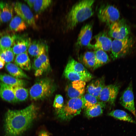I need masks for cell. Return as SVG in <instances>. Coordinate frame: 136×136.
<instances>
[{"label": "cell", "instance_id": "cell-1", "mask_svg": "<svg viewBox=\"0 0 136 136\" xmlns=\"http://www.w3.org/2000/svg\"><path fill=\"white\" fill-rule=\"evenodd\" d=\"M36 113L32 104L20 110H8L4 119L5 136H20L30 127Z\"/></svg>", "mask_w": 136, "mask_h": 136}, {"label": "cell", "instance_id": "cell-2", "mask_svg": "<svg viewBox=\"0 0 136 136\" xmlns=\"http://www.w3.org/2000/svg\"><path fill=\"white\" fill-rule=\"evenodd\" d=\"M95 2L93 0H83L73 5L65 17V28L67 31L73 30L79 23L93 15Z\"/></svg>", "mask_w": 136, "mask_h": 136}, {"label": "cell", "instance_id": "cell-3", "mask_svg": "<svg viewBox=\"0 0 136 136\" xmlns=\"http://www.w3.org/2000/svg\"><path fill=\"white\" fill-rule=\"evenodd\" d=\"M83 96L70 98L62 108L56 110L57 118L62 120L67 121L79 114L84 108Z\"/></svg>", "mask_w": 136, "mask_h": 136}, {"label": "cell", "instance_id": "cell-4", "mask_svg": "<svg viewBox=\"0 0 136 136\" xmlns=\"http://www.w3.org/2000/svg\"><path fill=\"white\" fill-rule=\"evenodd\" d=\"M55 87L54 83L49 79L44 78L39 80L29 90L30 98L35 100L47 98L52 94Z\"/></svg>", "mask_w": 136, "mask_h": 136}, {"label": "cell", "instance_id": "cell-5", "mask_svg": "<svg viewBox=\"0 0 136 136\" xmlns=\"http://www.w3.org/2000/svg\"><path fill=\"white\" fill-rule=\"evenodd\" d=\"M132 38L129 36L121 40L114 39L112 41L111 56L113 60L125 56L131 51L133 45Z\"/></svg>", "mask_w": 136, "mask_h": 136}, {"label": "cell", "instance_id": "cell-6", "mask_svg": "<svg viewBox=\"0 0 136 136\" xmlns=\"http://www.w3.org/2000/svg\"><path fill=\"white\" fill-rule=\"evenodd\" d=\"M99 20L109 26L119 19L120 14L118 9L113 5L106 4L101 6L97 12Z\"/></svg>", "mask_w": 136, "mask_h": 136}, {"label": "cell", "instance_id": "cell-7", "mask_svg": "<svg viewBox=\"0 0 136 136\" xmlns=\"http://www.w3.org/2000/svg\"><path fill=\"white\" fill-rule=\"evenodd\" d=\"M130 27L123 19H119L110 26L109 36L114 39H124L129 36Z\"/></svg>", "mask_w": 136, "mask_h": 136}, {"label": "cell", "instance_id": "cell-8", "mask_svg": "<svg viewBox=\"0 0 136 136\" xmlns=\"http://www.w3.org/2000/svg\"><path fill=\"white\" fill-rule=\"evenodd\" d=\"M14 10L17 15L34 29L37 28L33 14L29 7L25 4L17 2L14 4Z\"/></svg>", "mask_w": 136, "mask_h": 136}, {"label": "cell", "instance_id": "cell-9", "mask_svg": "<svg viewBox=\"0 0 136 136\" xmlns=\"http://www.w3.org/2000/svg\"><path fill=\"white\" fill-rule=\"evenodd\" d=\"M93 26L91 23L83 25L79 33L76 43V46L82 47H87L92 48L90 43L92 35Z\"/></svg>", "mask_w": 136, "mask_h": 136}, {"label": "cell", "instance_id": "cell-10", "mask_svg": "<svg viewBox=\"0 0 136 136\" xmlns=\"http://www.w3.org/2000/svg\"><path fill=\"white\" fill-rule=\"evenodd\" d=\"M121 105L136 116L132 82H131L120 98Z\"/></svg>", "mask_w": 136, "mask_h": 136}, {"label": "cell", "instance_id": "cell-11", "mask_svg": "<svg viewBox=\"0 0 136 136\" xmlns=\"http://www.w3.org/2000/svg\"><path fill=\"white\" fill-rule=\"evenodd\" d=\"M119 88V85L115 84L105 86L100 93L99 99L101 101L113 104L118 93Z\"/></svg>", "mask_w": 136, "mask_h": 136}, {"label": "cell", "instance_id": "cell-12", "mask_svg": "<svg viewBox=\"0 0 136 136\" xmlns=\"http://www.w3.org/2000/svg\"><path fill=\"white\" fill-rule=\"evenodd\" d=\"M95 43L92 45V48L95 50H101L105 51H111L112 41L105 32H101L95 36Z\"/></svg>", "mask_w": 136, "mask_h": 136}, {"label": "cell", "instance_id": "cell-13", "mask_svg": "<svg viewBox=\"0 0 136 136\" xmlns=\"http://www.w3.org/2000/svg\"><path fill=\"white\" fill-rule=\"evenodd\" d=\"M31 42V39L26 35L17 34L12 47L15 55H17L27 51Z\"/></svg>", "mask_w": 136, "mask_h": 136}, {"label": "cell", "instance_id": "cell-14", "mask_svg": "<svg viewBox=\"0 0 136 136\" xmlns=\"http://www.w3.org/2000/svg\"><path fill=\"white\" fill-rule=\"evenodd\" d=\"M85 85L86 82L84 81H72L66 88L67 96L70 99L83 96L85 92Z\"/></svg>", "mask_w": 136, "mask_h": 136}, {"label": "cell", "instance_id": "cell-15", "mask_svg": "<svg viewBox=\"0 0 136 136\" xmlns=\"http://www.w3.org/2000/svg\"><path fill=\"white\" fill-rule=\"evenodd\" d=\"M64 75L66 78L72 81H82L86 82L90 81L93 78L90 73H84L77 72L66 67L64 71Z\"/></svg>", "mask_w": 136, "mask_h": 136}, {"label": "cell", "instance_id": "cell-16", "mask_svg": "<svg viewBox=\"0 0 136 136\" xmlns=\"http://www.w3.org/2000/svg\"><path fill=\"white\" fill-rule=\"evenodd\" d=\"M14 6V4L0 1V21L2 22L6 23L11 20Z\"/></svg>", "mask_w": 136, "mask_h": 136}, {"label": "cell", "instance_id": "cell-17", "mask_svg": "<svg viewBox=\"0 0 136 136\" xmlns=\"http://www.w3.org/2000/svg\"><path fill=\"white\" fill-rule=\"evenodd\" d=\"M0 97L4 100L11 103L17 102L13 91V87L0 82Z\"/></svg>", "mask_w": 136, "mask_h": 136}, {"label": "cell", "instance_id": "cell-18", "mask_svg": "<svg viewBox=\"0 0 136 136\" xmlns=\"http://www.w3.org/2000/svg\"><path fill=\"white\" fill-rule=\"evenodd\" d=\"M105 86V81L103 78L93 80L87 86V93L98 99L100 93Z\"/></svg>", "mask_w": 136, "mask_h": 136}, {"label": "cell", "instance_id": "cell-19", "mask_svg": "<svg viewBox=\"0 0 136 136\" xmlns=\"http://www.w3.org/2000/svg\"><path fill=\"white\" fill-rule=\"evenodd\" d=\"M48 48V46L40 40H36L31 42L28 52L30 55L35 58Z\"/></svg>", "mask_w": 136, "mask_h": 136}, {"label": "cell", "instance_id": "cell-20", "mask_svg": "<svg viewBox=\"0 0 136 136\" xmlns=\"http://www.w3.org/2000/svg\"><path fill=\"white\" fill-rule=\"evenodd\" d=\"M0 81L13 87H23L26 85V82L24 80L6 74H0Z\"/></svg>", "mask_w": 136, "mask_h": 136}, {"label": "cell", "instance_id": "cell-21", "mask_svg": "<svg viewBox=\"0 0 136 136\" xmlns=\"http://www.w3.org/2000/svg\"><path fill=\"white\" fill-rule=\"evenodd\" d=\"M15 62L16 65L23 70L29 71L31 69L30 60L27 51L16 55Z\"/></svg>", "mask_w": 136, "mask_h": 136}, {"label": "cell", "instance_id": "cell-22", "mask_svg": "<svg viewBox=\"0 0 136 136\" xmlns=\"http://www.w3.org/2000/svg\"><path fill=\"white\" fill-rule=\"evenodd\" d=\"M9 28V30L13 32H20L26 29L27 25L24 21L17 15L11 19Z\"/></svg>", "mask_w": 136, "mask_h": 136}, {"label": "cell", "instance_id": "cell-23", "mask_svg": "<svg viewBox=\"0 0 136 136\" xmlns=\"http://www.w3.org/2000/svg\"><path fill=\"white\" fill-rule=\"evenodd\" d=\"M5 68L10 74L15 77L20 79L28 78V76L21 69L15 64L11 62L7 63L5 65Z\"/></svg>", "mask_w": 136, "mask_h": 136}, {"label": "cell", "instance_id": "cell-24", "mask_svg": "<svg viewBox=\"0 0 136 136\" xmlns=\"http://www.w3.org/2000/svg\"><path fill=\"white\" fill-rule=\"evenodd\" d=\"M105 106L104 102H98L95 105L85 109V114L88 118L98 116L103 113V109Z\"/></svg>", "mask_w": 136, "mask_h": 136}, {"label": "cell", "instance_id": "cell-25", "mask_svg": "<svg viewBox=\"0 0 136 136\" xmlns=\"http://www.w3.org/2000/svg\"><path fill=\"white\" fill-rule=\"evenodd\" d=\"M17 34H7L0 38V53L2 51L12 48L16 39Z\"/></svg>", "mask_w": 136, "mask_h": 136}, {"label": "cell", "instance_id": "cell-26", "mask_svg": "<svg viewBox=\"0 0 136 136\" xmlns=\"http://www.w3.org/2000/svg\"><path fill=\"white\" fill-rule=\"evenodd\" d=\"M95 55V62L93 70L107 63L109 61L108 56L105 51L97 50L94 51Z\"/></svg>", "mask_w": 136, "mask_h": 136}, {"label": "cell", "instance_id": "cell-27", "mask_svg": "<svg viewBox=\"0 0 136 136\" xmlns=\"http://www.w3.org/2000/svg\"><path fill=\"white\" fill-rule=\"evenodd\" d=\"M65 67L77 72L84 73H89L82 64L72 58H70Z\"/></svg>", "mask_w": 136, "mask_h": 136}, {"label": "cell", "instance_id": "cell-28", "mask_svg": "<svg viewBox=\"0 0 136 136\" xmlns=\"http://www.w3.org/2000/svg\"><path fill=\"white\" fill-rule=\"evenodd\" d=\"M108 115L119 120L129 122L135 123L132 117L124 111L120 110H113L108 114Z\"/></svg>", "mask_w": 136, "mask_h": 136}, {"label": "cell", "instance_id": "cell-29", "mask_svg": "<svg viewBox=\"0 0 136 136\" xmlns=\"http://www.w3.org/2000/svg\"><path fill=\"white\" fill-rule=\"evenodd\" d=\"M33 66L36 77L41 75L49 70L39 56L35 58Z\"/></svg>", "mask_w": 136, "mask_h": 136}, {"label": "cell", "instance_id": "cell-30", "mask_svg": "<svg viewBox=\"0 0 136 136\" xmlns=\"http://www.w3.org/2000/svg\"><path fill=\"white\" fill-rule=\"evenodd\" d=\"M14 92L18 102L26 100L28 96V91L23 87L17 86L13 87Z\"/></svg>", "mask_w": 136, "mask_h": 136}, {"label": "cell", "instance_id": "cell-31", "mask_svg": "<svg viewBox=\"0 0 136 136\" xmlns=\"http://www.w3.org/2000/svg\"><path fill=\"white\" fill-rule=\"evenodd\" d=\"M82 62L86 67L93 69L95 62L94 52L87 51L85 53L83 56Z\"/></svg>", "mask_w": 136, "mask_h": 136}, {"label": "cell", "instance_id": "cell-32", "mask_svg": "<svg viewBox=\"0 0 136 136\" xmlns=\"http://www.w3.org/2000/svg\"><path fill=\"white\" fill-rule=\"evenodd\" d=\"M51 0H35L33 8L35 12L40 14L49 7L52 3Z\"/></svg>", "mask_w": 136, "mask_h": 136}, {"label": "cell", "instance_id": "cell-33", "mask_svg": "<svg viewBox=\"0 0 136 136\" xmlns=\"http://www.w3.org/2000/svg\"><path fill=\"white\" fill-rule=\"evenodd\" d=\"M84 102V108L88 109L97 104L98 98L95 96L87 93L83 96Z\"/></svg>", "mask_w": 136, "mask_h": 136}, {"label": "cell", "instance_id": "cell-34", "mask_svg": "<svg viewBox=\"0 0 136 136\" xmlns=\"http://www.w3.org/2000/svg\"><path fill=\"white\" fill-rule=\"evenodd\" d=\"M15 55L12 48L4 50L0 53V57L7 63L13 61Z\"/></svg>", "mask_w": 136, "mask_h": 136}, {"label": "cell", "instance_id": "cell-35", "mask_svg": "<svg viewBox=\"0 0 136 136\" xmlns=\"http://www.w3.org/2000/svg\"><path fill=\"white\" fill-rule=\"evenodd\" d=\"M64 105L62 96L60 94H56L54 98L53 104V107L56 110H58L62 108Z\"/></svg>", "mask_w": 136, "mask_h": 136}, {"label": "cell", "instance_id": "cell-36", "mask_svg": "<svg viewBox=\"0 0 136 136\" xmlns=\"http://www.w3.org/2000/svg\"><path fill=\"white\" fill-rule=\"evenodd\" d=\"M35 0H26L25 1L31 8L33 7Z\"/></svg>", "mask_w": 136, "mask_h": 136}, {"label": "cell", "instance_id": "cell-37", "mask_svg": "<svg viewBox=\"0 0 136 136\" xmlns=\"http://www.w3.org/2000/svg\"><path fill=\"white\" fill-rule=\"evenodd\" d=\"M38 136H49V135L47 132L45 131H42L40 132Z\"/></svg>", "mask_w": 136, "mask_h": 136}, {"label": "cell", "instance_id": "cell-38", "mask_svg": "<svg viewBox=\"0 0 136 136\" xmlns=\"http://www.w3.org/2000/svg\"><path fill=\"white\" fill-rule=\"evenodd\" d=\"M5 63V62L0 57V69L3 68Z\"/></svg>", "mask_w": 136, "mask_h": 136}, {"label": "cell", "instance_id": "cell-39", "mask_svg": "<svg viewBox=\"0 0 136 136\" xmlns=\"http://www.w3.org/2000/svg\"><path fill=\"white\" fill-rule=\"evenodd\" d=\"M0 12H1V10H0Z\"/></svg>", "mask_w": 136, "mask_h": 136}]
</instances>
